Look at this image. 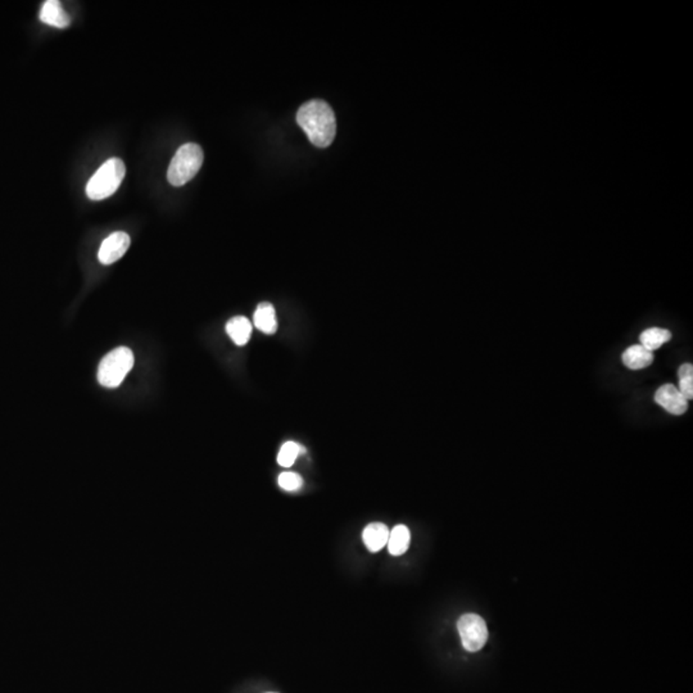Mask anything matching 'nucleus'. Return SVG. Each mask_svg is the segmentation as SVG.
<instances>
[{
  "instance_id": "obj_15",
  "label": "nucleus",
  "mask_w": 693,
  "mask_h": 693,
  "mask_svg": "<svg viewBox=\"0 0 693 693\" xmlns=\"http://www.w3.org/2000/svg\"><path fill=\"white\" fill-rule=\"evenodd\" d=\"M679 378V392L685 395L687 401L693 398V366L691 363H683L678 370Z\"/></svg>"
},
{
  "instance_id": "obj_12",
  "label": "nucleus",
  "mask_w": 693,
  "mask_h": 693,
  "mask_svg": "<svg viewBox=\"0 0 693 693\" xmlns=\"http://www.w3.org/2000/svg\"><path fill=\"white\" fill-rule=\"evenodd\" d=\"M252 330V323L245 316H235L226 323V333L237 346H245L251 339Z\"/></svg>"
},
{
  "instance_id": "obj_1",
  "label": "nucleus",
  "mask_w": 693,
  "mask_h": 693,
  "mask_svg": "<svg viewBox=\"0 0 693 693\" xmlns=\"http://www.w3.org/2000/svg\"><path fill=\"white\" fill-rule=\"evenodd\" d=\"M297 122L317 148L329 147L337 134V121L330 105L320 99L305 103L297 113Z\"/></svg>"
},
{
  "instance_id": "obj_5",
  "label": "nucleus",
  "mask_w": 693,
  "mask_h": 693,
  "mask_svg": "<svg viewBox=\"0 0 693 693\" xmlns=\"http://www.w3.org/2000/svg\"><path fill=\"white\" fill-rule=\"evenodd\" d=\"M457 629L461 637L462 646L469 652H476L486 646L488 641L487 624L479 615H462L457 622Z\"/></svg>"
},
{
  "instance_id": "obj_3",
  "label": "nucleus",
  "mask_w": 693,
  "mask_h": 693,
  "mask_svg": "<svg viewBox=\"0 0 693 693\" xmlns=\"http://www.w3.org/2000/svg\"><path fill=\"white\" fill-rule=\"evenodd\" d=\"M125 163L119 158H110L94 173L87 185V196L92 200H102L119 189L125 177Z\"/></svg>"
},
{
  "instance_id": "obj_6",
  "label": "nucleus",
  "mask_w": 693,
  "mask_h": 693,
  "mask_svg": "<svg viewBox=\"0 0 693 693\" xmlns=\"http://www.w3.org/2000/svg\"><path fill=\"white\" fill-rule=\"evenodd\" d=\"M130 237L124 231H116L110 234V237L104 239L99 252L98 258L103 265H112L116 261H119L130 247Z\"/></svg>"
},
{
  "instance_id": "obj_8",
  "label": "nucleus",
  "mask_w": 693,
  "mask_h": 693,
  "mask_svg": "<svg viewBox=\"0 0 693 693\" xmlns=\"http://www.w3.org/2000/svg\"><path fill=\"white\" fill-rule=\"evenodd\" d=\"M654 363V352L648 351L641 344L627 348L622 353V363L630 370H641Z\"/></svg>"
},
{
  "instance_id": "obj_4",
  "label": "nucleus",
  "mask_w": 693,
  "mask_h": 693,
  "mask_svg": "<svg viewBox=\"0 0 693 693\" xmlns=\"http://www.w3.org/2000/svg\"><path fill=\"white\" fill-rule=\"evenodd\" d=\"M134 366V355L127 346L113 349L98 367V381L105 388H117Z\"/></svg>"
},
{
  "instance_id": "obj_9",
  "label": "nucleus",
  "mask_w": 693,
  "mask_h": 693,
  "mask_svg": "<svg viewBox=\"0 0 693 693\" xmlns=\"http://www.w3.org/2000/svg\"><path fill=\"white\" fill-rule=\"evenodd\" d=\"M253 323L258 330L272 335L277 331V317L274 306L268 302L260 303L258 307L256 308L254 315H253Z\"/></svg>"
},
{
  "instance_id": "obj_7",
  "label": "nucleus",
  "mask_w": 693,
  "mask_h": 693,
  "mask_svg": "<svg viewBox=\"0 0 693 693\" xmlns=\"http://www.w3.org/2000/svg\"><path fill=\"white\" fill-rule=\"evenodd\" d=\"M655 402L671 415H683L688 409V401L673 384H664L655 393Z\"/></svg>"
},
{
  "instance_id": "obj_17",
  "label": "nucleus",
  "mask_w": 693,
  "mask_h": 693,
  "mask_svg": "<svg viewBox=\"0 0 693 693\" xmlns=\"http://www.w3.org/2000/svg\"><path fill=\"white\" fill-rule=\"evenodd\" d=\"M279 486L288 492H296L303 486V479L300 474L285 472L279 475Z\"/></svg>"
},
{
  "instance_id": "obj_11",
  "label": "nucleus",
  "mask_w": 693,
  "mask_h": 693,
  "mask_svg": "<svg viewBox=\"0 0 693 693\" xmlns=\"http://www.w3.org/2000/svg\"><path fill=\"white\" fill-rule=\"evenodd\" d=\"M363 544L371 552H378L386 546L389 529L383 523H371L363 533Z\"/></svg>"
},
{
  "instance_id": "obj_10",
  "label": "nucleus",
  "mask_w": 693,
  "mask_h": 693,
  "mask_svg": "<svg viewBox=\"0 0 693 693\" xmlns=\"http://www.w3.org/2000/svg\"><path fill=\"white\" fill-rule=\"evenodd\" d=\"M40 20L44 24L58 29L68 27L70 24V17L67 16V13L61 7V3L57 0H48L43 4L40 10Z\"/></svg>"
},
{
  "instance_id": "obj_13",
  "label": "nucleus",
  "mask_w": 693,
  "mask_h": 693,
  "mask_svg": "<svg viewBox=\"0 0 693 693\" xmlns=\"http://www.w3.org/2000/svg\"><path fill=\"white\" fill-rule=\"evenodd\" d=\"M411 542V533L406 525H397L389 532L388 551L393 556H401L409 550Z\"/></svg>"
},
{
  "instance_id": "obj_16",
  "label": "nucleus",
  "mask_w": 693,
  "mask_h": 693,
  "mask_svg": "<svg viewBox=\"0 0 693 693\" xmlns=\"http://www.w3.org/2000/svg\"><path fill=\"white\" fill-rule=\"evenodd\" d=\"M302 452H305V449L303 447H300L298 443L286 442V443H284L283 447L279 451L277 464L283 466V467H291Z\"/></svg>"
},
{
  "instance_id": "obj_2",
  "label": "nucleus",
  "mask_w": 693,
  "mask_h": 693,
  "mask_svg": "<svg viewBox=\"0 0 693 693\" xmlns=\"http://www.w3.org/2000/svg\"><path fill=\"white\" fill-rule=\"evenodd\" d=\"M203 150L198 144L188 143L182 145L173 156L168 167V182L173 187H182L189 182L200 170L203 165Z\"/></svg>"
},
{
  "instance_id": "obj_14",
  "label": "nucleus",
  "mask_w": 693,
  "mask_h": 693,
  "mask_svg": "<svg viewBox=\"0 0 693 693\" xmlns=\"http://www.w3.org/2000/svg\"><path fill=\"white\" fill-rule=\"evenodd\" d=\"M670 339H671V333L666 329H662V328H650V329L643 331L639 337L641 346H645L651 352L659 349L662 344L668 343Z\"/></svg>"
}]
</instances>
